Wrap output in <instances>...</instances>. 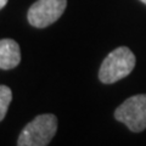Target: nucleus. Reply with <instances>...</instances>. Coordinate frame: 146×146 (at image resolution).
I'll return each mask as SVG.
<instances>
[{
    "label": "nucleus",
    "mask_w": 146,
    "mask_h": 146,
    "mask_svg": "<svg viewBox=\"0 0 146 146\" xmlns=\"http://www.w3.org/2000/svg\"><path fill=\"white\" fill-rule=\"evenodd\" d=\"M141 3H144V4H146V0H140Z\"/></svg>",
    "instance_id": "6e6552de"
},
{
    "label": "nucleus",
    "mask_w": 146,
    "mask_h": 146,
    "mask_svg": "<svg viewBox=\"0 0 146 146\" xmlns=\"http://www.w3.org/2000/svg\"><path fill=\"white\" fill-rule=\"evenodd\" d=\"M135 55L127 46H119L110 52L102 61L99 79L105 84H112L129 76L135 67Z\"/></svg>",
    "instance_id": "f257e3e1"
},
{
    "label": "nucleus",
    "mask_w": 146,
    "mask_h": 146,
    "mask_svg": "<svg viewBox=\"0 0 146 146\" xmlns=\"http://www.w3.org/2000/svg\"><path fill=\"white\" fill-rule=\"evenodd\" d=\"M11 100H12L11 89L6 85H0V122L5 118Z\"/></svg>",
    "instance_id": "423d86ee"
},
{
    "label": "nucleus",
    "mask_w": 146,
    "mask_h": 146,
    "mask_svg": "<svg viewBox=\"0 0 146 146\" xmlns=\"http://www.w3.org/2000/svg\"><path fill=\"white\" fill-rule=\"evenodd\" d=\"M115 118L134 133L146 129V94L134 95L127 99L117 107Z\"/></svg>",
    "instance_id": "7ed1b4c3"
},
{
    "label": "nucleus",
    "mask_w": 146,
    "mask_h": 146,
    "mask_svg": "<svg viewBox=\"0 0 146 146\" xmlns=\"http://www.w3.org/2000/svg\"><path fill=\"white\" fill-rule=\"evenodd\" d=\"M7 4V0H0V10Z\"/></svg>",
    "instance_id": "0eeeda50"
},
{
    "label": "nucleus",
    "mask_w": 146,
    "mask_h": 146,
    "mask_svg": "<svg viewBox=\"0 0 146 146\" xmlns=\"http://www.w3.org/2000/svg\"><path fill=\"white\" fill-rule=\"evenodd\" d=\"M57 118L51 113L36 116L21 131L17 146H48L56 134Z\"/></svg>",
    "instance_id": "f03ea898"
},
{
    "label": "nucleus",
    "mask_w": 146,
    "mask_h": 146,
    "mask_svg": "<svg viewBox=\"0 0 146 146\" xmlns=\"http://www.w3.org/2000/svg\"><path fill=\"white\" fill-rule=\"evenodd\" d=\"M67 6V0H36L29 7L27 18L36 28H45L62 16Z\"/></svg>",
    "instance_id": "20e7f679"
},
{
    "label": "nucleus",
    "mask_w": 146,
    "mask_h": 146,
    "mask_svg": "<svg viewBox=\"0 0 146 146\" xmlns=\"http://www.w3.org/2000/svg\"><path fill=\"white\" fill-rule=\"evenodd\" d=\"M21 62V50L17 42L12 39L0 40V68L12 70Z\"/></svg>",
    "instance_id": "39448f33"
}]
</instances>
